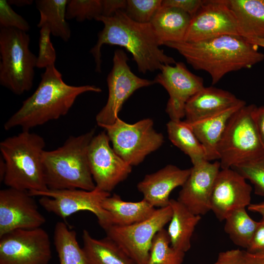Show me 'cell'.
<instances>
[{"mask_svg":"<svg viewBox=\"0 0 264 264\" xmlns=\"http://www.w3.org/2000/svg\"><path fill=\"white\" fill-rule=\"evenodd\" d=\"M95 20L104 25L98 34L97 43L90 50L96 72L102 71L101 48L104 44L124 47L132 55L138 71L143 74L160 70L164 65L176 63L160 48L161 44L150 23L135 22L124 10L118 11L111 17L100 16Z\"/></svg>","mask_w":264,"mask_h":264,"instance_id":"obj_1","label":"cell"},{"mask_svg":"<svg viewBox=\"0 0 264 264\" xmlns=\"http://www.w3.org/2000/svg\"><path fill=\"white\" fill-rule=\"evenodd\" d=\"M163 45L176 50L195 69L208 73L212 85L228 73L250 68L264 59L258 46L238 35H225L197 42H168Z\"/></svg>","mask_w":264,"mask_h":264,"instance_id":"obj_2","label":"cell"},{"mask_svg":"<svg viewBox=\"0 0 264 264\" xmlns=\"http://www.w3.org/2000/svg\"><path fill=\"white\" fill-rule=\"evenodd\" d=\"M94 85L74 86L66 83L55 65L47 67L34 92L22 102L21 107L4 123L6 131L17 127L22 131L41 126L66 115L81 94L99 93Z\"/></svg>","mask_w":264,"mask_h":264,"instance_id":"obj_3","label":"cell"},{"mask_svg":"<svg viewBox=\"0 0 264 264\" xmlns=\"http://www.w3.org/2000/svg\"><path fill=\"white\" fill-rule=\"evenodd\" d=\"M94 129L79 135H71L64 144L45 151L42 164L46 185L49 190L82 189L91 191L96 186L88 160V149Z\"/></svg>","mask_w":264,"mask_h":264,"instance_id":"obj_4","label":"cell"},{"mask_svg":"<svg viewBox=\"0 0 264 264\" xmlns=\"http://www.w3.org/2000/svg\"><path fill=\"white\" fill-rule=\"evenodd\" d=\"M45 142L41 135L22 131L0 143L6 165L3 182L9 188L42 192L48 190L42 164Z\"/></svg>","mask_w":264,"mask_h":264,"instance_id":"obj_5","label":"cell"},{"mask_svg":"<svg viewBox=\"0 0 264 264\" xmlns=\"http://www.w3.org/2000/svg\"><path fill=\"white\" fill-rule=\"evenodd\" d=\"M27 32L14 28L0 29V84L20 95L33 84L37 57L29 48Z\"/></svg>","mask_w":264,"mask_h":264,"instance_id":"obj_6","label":"cell"},{"mask_svg":"<svg viewBox=\"0 0 264 264\" xmlns=\"http://www.w3.org/2000/svg\"><path fill=\"white\" fill-rule=\"evenodd\" d=\"M255 107L245 105L230 118L218 147L221 169L232 168L264 150L253 117Z\"/></svg>","mask_w":264,"mask_h":264,"instance_id":"obj_7","label":"cell"},{"mask_svg":"<svg viewBox=\"0 0 264 264\" xmlns=\"http://www.w3.org/2000/svg\"><path fill=\"white\" fill-rule=\"evenodd\" d=\"M102 128L105 130L114 152L131 166L141 163L164 141L163 135L154 129L150 118L129 124L118 117L112 124Z\"/></svg>","mask_w":264,"mask_h":264,"instance_id":"obj_8","label":"cell"},{"mask_svg":"<svg viewBox=\"0 0 264 264\" xmlns=\"http://www.w3.org/2000/svg\"><path fill=\"white\" fill-rule=\"evenodd\" d=\"M29 193L32 196H41L39 200L40 205L47 212L64 220L77 212L88 211L96 217L99 225L104 230L113 225L111 215L102 207L103 200L110 194L96 187L91 191L48 189Z\"/></svg>","mask_w":264,"mask_h":264,"instance_id":"obj_9","label":"cell"},{"mask_svg":"<svg viewBox=\"0 0 264 264\" xmlns=\"http://www.w3.org/2000/svg\"><path fill=\"white\" fill-rule=\"evenodd\" d=\"M172 209L170 205L156 209L149 219L129 225H112L105 231L136 264H146L155 234L170 222Z\"/></svg>","mask_w":264,"mask_h":264,"instance_id":"obj_10","label":"cell"},{"mask_svg":"<svg viewBox=\"0 0 264 264\" xmlns=\"http://www.w3.org/2000/svg\"><path fill=\"white\" fill-rule=\"evenodd\" d=\"M129 58L122 49L114 51L112 69L107 78L109 90L106 105L97 114L96 121L102 127L114 123L125 101L136 90L155 84L134 74L128 64Z\"/></svg>","mask_w":264,"mask_h":264,"instance_id":"obj_11","label":"cell"},{"mask_svg":"<svg viewBox=\"0 0 264 264\" xmlns=\"http://www.w3.org/2000/svg\"><path fill=\"white\" fill-rule=\"evenodd\" d=\"M51 257L49 235L41 227L0 237V264H50Z\"/></svg>","mask_w":264,"mask_h":264,"instance_id":"obj_12","label":"cell"},{"mask_svg":"<svg viewBox=\"0 0 264 264\" xmlns=\"http://www.w3.org/2000/svg\"><path fill=\"white\" fill-rule=\"evenodd\" d=\"M106 131L92 139L88 149V160L96 187L110 193L126 179L132 166L120 157L111 148Z\"/></svg>","mask_w":264,"mask_h":264,"instance_id":"obj_13","label":"cell"},{"mask_svg":"<svg viewBox=\"0 0 264 264\" xmlns=\"http://www.w3.org/2000/svg\"><path fill=\"white\" fill-rule=\"evenodd\" d=\"M28 191L12 188L0 191V237L19 229L41 227L46 221Z\"/></svg>","mask_w":264,"mask_h":264,"instance_id":"obj_14","label":"cell"},{"mask_svg":"<svg viewBox=\"0 0 264 264\" xmlns=\"http://www.w3.org/2000/svg\"><path fill=\"white\" fill-rule=\"evenodd\" d=\"M225 35L240 36L227 0H204L191 18L184 41L197 42Z\"/></svg>","mask_w":264,"mask_h":264,"instance_id":"obj_15","label":"cell"},{"mask_svg":"<svg viewBox=\"0 0 264 264\" xmlns=\"http://www.w3.org/2000/svg\"><path fill=\"white\" fill-rule=\"evenodd\" d=\"M154 80L167 91L169 98L166 112L171 120H181L185 117L187 101L204 87L203 79L192 73L182 62L174 66L164 65Z\"/></svg>","mask_w":264,"mask_h":264,"instance_id":"obj_16","label":"cell"},{"mask_svg":"<svg viewBox=\"0 0 264 264\" xmlns=\"http://www.w3.org/2000/svg\"><path fill=\"white\" fill-rule=\"evenodd\" d=\"M252 188L232 168L221 169L216 177L211 198V211L220 221L234 211L251 203Z\"/></svg>","mask_w":264,"mask_h":264,"instance_id":"obj_17","label":"cell"},{"mask_svg":"<svg viewBox=\"0 0 264 264\" xmlns=\"http://www.w3.org/2000/svg\"><path fill=\"white\" fill-rule=\"evenodd\" d=\"M220 164L205 160L193 165L190 174L179 192L177 200L195 215L211 211V198Z\"/></svg>","mask_w":264,"mask_h":264,"instance_id":"obj_18","label":"cell"},{"mask_svg":"<svg viewBox=\"0 0 264 264\" xmlns=\"http://www.w3.org/2000/svg\"><path fill=\"white\" fill-rule=\"evenodd\" d=\"M191 168L181 169L169 164L157 172L145 176L137 186L143 199L154 208L169 205L172 191L181 186L187 179Z\"/></svg>","mask_w":264,"mask_h":264,"instance_id":"obj_19","label":"cell"},{"mask_svg":"<svg viewBox=\"0 0 264 264\" xmlns=\"http://www.w3.org/2000/svg\"><path fill=\"white\" fill-rule=\"evenodd\" d=\"M245 105L242 100L223 110L193 122H187L203 146L207 160L219 159L218 147L227 123L233 114Z\"/></svg>","mask_w":264,"mask_h":264,"instance_id":"obj_20","label":"cell"},{"mask_svg":"<svg viewBox=\"0 0 264 264\" xmlns=\"http://www.w3.org/2000/svg\"><path fill=\"white\" fill-rule=\"evenodd\" d=\"M242 100L228 91L204 87L186 103L185 121L193 122L231 107Z\"/></svg>","mask_w":264,"mask_h":264,"instance_id":"obj_21","label":"cell"},{"mask_svg":"<svg viewBox=\"0 0 264 264\" xmlns=\"http://www.w3.org/2000/svg\"><path fill=\"white\" fill-rule=\"evenodd\" d=\"M191 20L188 14L179 9L162 6L150 23L161 45L184 41Z\"/></svg>","mask_w":264,"mask_h":264,"instance_id":"obj_22","label":"cell"},{"mask_svg":"<svg viewBox=\"0 0 264 264\" xmlns=\"http://www.w3.org/2000/svg\"><path fill=\"white\" fill-rule=\"evenodd\" d=\"M236 18L239 34L264 39V0H227Z\"/></svg>","mask_w":264,"mask_h":264,"instance_id":"obj_23","label":"cell"},{"mask_svg":"<svg viewBox=\"0 0 264 264\" xmlns=\"http://www.w3.org/2000/svg\"><path fill=\"white\" fill-rule=\"evenodd\" d=\"M172 216L167 230L171 246L184 253L191 248V241L201 216L191 212L177 199H171Z\"/></svg>","mask_w":264,"mask_h":264,"instance_id":"obj_24","label":"cell"},{"mask_svg":"<svg viewBox=\"0 0 264 264\" xmlns=\"http://www.w3.org/2000/svg\"><path fill=\"white\" fill-rule=\"evenodd\" d=\"M103 208L111 215L113 225L125 226L142 221L150 218L156 209L143 198L137 202L126 201L113 194L102 202Z\"/></svg>","mask_w":264,"mask_h":264,"instance_id":"obj_25","label":"cell"},{"mask_svg":"<svg viewBox=\"0 0 264 264\" xmlns=\"http://www.w3.org/2000/svg\"><path fill=\"white\" fill-rule=\"evenodd\" d=\"M83 249L89 264H136L112 240L93 238L83 231Z\"/></svg>","mask_w":264,"mask_h":264,"instance_id":"obj_26","label":"cell"},{"mask_svg":"<svg viewBox=\"0 0 264 264\" xmlns=\"http://www.w3.org/2000/svg\"><path fill=\"white\" fill-rule=\"evenodd\" d=\"M69 0H37L36 6L40 15L37 26L46 25L51 34L67 42L71 30L66 21V10Z\"/></svg>","mask_w":264,"mask_h":264,"instance_id":"obj_27","label":"cell"},{"mask_svg":"<svg viewBox=\"0 0 264 264\" xmlns=\"http://www.w3.org/2000/svg\"><path fill=\"white\" fill-rule=\"evenodd\" d=\"M166 126L170 140L190 157L193 165L207 160L203 146L187 122L170 120Z\"/></svg>","mask_w":264,"mask_h":264,"instance_id":"obj_28","label":"cell"},{"mask_svg":"<svg viewBox=\"0 0 264 264\" xmlns=\"http://www.w3.org/2000/svg\"><path fill=\"white\" fill-rule=\"evenodd\" d=\"M54 242L59 264H89L76 232L64 222H58L54 232Z\"/></svg>","mask_w":264,"mask_h":264,"instance_id":"obj_29","label":"cell"},{"mask_svg":"<svg viewBox=\"0 0 264 264\" xmlns=\"http://www.w3.org/2000/svg\"><path fill=\"white\" fill-rule=\"evenodd\" d=\"M224 231L236 245L247 249L257 227L246 208L237 209L225 219Z\"/></svg>","mask_w":264,"mask_h":264,"instance_id":"obj_30","label":"cell"},{"mask_svg":"<svg viewBox=\"0 0 264 264\" xmlns=\"http://www.w3.org/2000/svg\"><path fill=\"white\" fill-rule=\"evenodd\" d=\"M184 255L171 246L167 231L163 228L153 239L146 264H182Z\"/></svg>","mask_w":264,"mask_h":264,"instance_id":"obj_31","label":"cell"},{"mask_svg":"<svg viewBox=\"0 0 264 264\" xmlns=\"http://www.w3.org/2000/svg\"><path fill=\"white\" fill-rule=\"evenodd\" d=\"M232 169L254 185L257 195L264 196V150L255 156Z\"/></svg>","mask_w":264,"mask_h":264,"instance_id":"obj_32","label":"cell"},{"mask_svg":"<svg viewBox=\"0 0 264 264\" xmlns=\"http://www.w3.org/2000/svg\"><path fill=\"white\" fill-rule=\"evenodd\" d=\"M102 14V0H69L66 6V19L82 22L96 20Z\"/></svg>","mask_w":264,"mask_h":264,"instance_id":"obj_33","label":"cell"},{"mask_svg":"<svg viewBox=\"0 0 264 264\" xmlns=\"http://www.w3.org/2000/svg\"><path fill=\"white\" fill-rule=\"evenodd\" d=\"M162 0H127L124 10L132 20L139 23H150L162 6Z\"/></svg>","mask_w":264,"mask_h":264,"instance_id":"obj_34","label":"cell"},{"mask_svg":"<svg viewBox=\"0 0 264 264\" xmlns=\"http://www.w3.org/2000/svg\"><path fill=\"white\" fill-rule=\"evenodd\" d=\"M51 34L49 28L44 25L40 28L39 40V54L37 59L36 67L46 68L55 65L56 53L50 40Z\"/></svg>","mask_w":264,"mask_h":264,"instance_id":"obj_35","label":"cell"},{"mask_svg":"<svg viewBox=\"0 0 264 264\" xmlns=\"http://www.w3.org/2000/svg\"><path fill=\"white\" fill-rule=\"evenodd\" d=\"M0 28H14L27 32L30 26L28 22L12 9L7 0H0Z\"/></svg>","mask_w":264,"mask_h":264,"instance_id":"obj_36","label":"cell"},{"mask_svg":"<svg viewBox=\"0 0 264 264\" xmlns=\"http://www.w3.org/2000/svg\"><path fill=\"white\" fill-rule=\"evenodd\" d=\"M204 0H163L162 6L179 9L192 18L198 11Z\"/></svg>","mask_w":264,"mask_h":264,"instance_id":"obj_37","label":"cell"},{"mask_svg":"<svg viewBox=\"0 0 264 264\" xmlns=\"http://www.w3.org/2000/svg\"><path fill=\"white\" fill-rule=\"evenodd\" d=\"M246 251L255 252L264 251V219L258 221L257 227Z\"/></svg>","mask_w":264,"mask_h":264,"instance_id":"obj_38","label":"cell"},{"mask_svg":"<svg viewBox=\"0 0 264 264\" xmlns=\"http://www.w3.org/2000/svg\"><path fill=\"white\" fill-rule=\"evenodd\" d=\"M216 262L218 264H246L242 251L239 249L228 250L220 253Z\"/></svg>","mask_w":264,"mask_h":264,"instance_id":"obj_39","label":"cell"},{"mask_svg":"<svg viewBox=\"0 0 264 264\" xmlns=\"http://www.w3.org/2000/svg\"><path fill=\"white\" fill-rule=\"evenodd\" d=\"M102 16L111 17L119 10H125L127 0H102Z\"/></svg>","mask_w":264,"mask_h":264,"instance_id":"obj_40","label":"cell"},{"mask_svg":"<svg viewBox=\"0 0 264 264\" xmlns=\"http://www.w3.org/2000/svg\"><path fill=\"white\" fill-rule=\"evenodd\" d=\"M253 117L262 145L264 149V105L255 107Z\"/></svg>","mask_w":264,"mask_h":264,"instance_id":"obj_41","label":"cell"},{"mask_svg":"<svg viewBox=\"0 0 264 264\" xmlns=\"http://www.w3.org/2000/svg\"><path fill=\"white\" fill-rule=\"evenodd\" d=\"M243 256L246 264H264V251L250 252L242 251Z\"/></svg>","mask_w":264,"mask_h":264,"instance_id":"obj_42","label":"cell"},{"mask_svg":"<svg viewBox=\"0 0 264 264\" xmlns=\"http://www.w3.org/2000/svg\"><path fill=\"white\" fill-rule=\"evenodd\" d=\"M247 209L251 212H255L259 214L264 219V201L260 203H251Z\"/></svg>","mask_w":264,"mask_h":264,"instance_id":"obj_43","label":"cell"},{"mask_svg":"<svg viewBox=\"0 0 264 264\" xmlns=\"http://www.w3.org/2000/svg\"><path fill=\"white\" fill-rule=\"evenodd\" d=\"M10 5H15L16 6L23 7L30 5L32 4V0H7Z\"/></svg>","mask_w":264,"mask_h":264,"instance_id":"obj_44","label":"cell"},{"mask_svg":"<svg viewBox=\"0 0 264 264\" xmlns=\"http://www.w3.org/2000/svg\"><path fill=\"white\" fill-rule=\"evenodd\" d=\"M246 39V38H245ZM251 44L264 48V39L260 38H249L246 39Z\"/></svg>","mask_w":264,"mask_h":264,"instance_id":"obj_45","label":"cell"},{"mask_svg":"<svg viewBox=\"0 0 264 264\" xmlns=\"http://www.w3.org/2000/svg\"><path fill=\"white\" fill-rule=\"evenodd\" d=\"M6 171L5 163L2 157L0 159V181H3Z\"/></svg>","mask_w":264,"mask_h":264,"instance_id":"obj_46","label":"cell"},{"mask_svg":"<svg viewBox=\"0 0 264 264\" xmlns=\"http://www.w3.org/2000/svg\"><path fill=\"white\" fill-rule=\"evenodd\" d=\"M214 264H218L217 262H216Z\"/></svg>","mask_w":264,"mask_h":264,"instance_id":"obj_47","label":"cell"}]
</instances>
